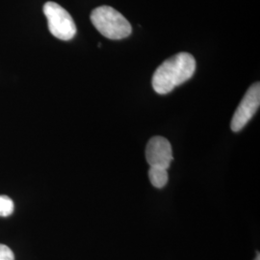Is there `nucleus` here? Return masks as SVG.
<instances>
[{"label":"nucleus","instance_id":"nucleus-9","mask_svg":"<svg viewBox=\"0 0 260 260\" xmlns=\"http://www.w3.org/2000/svg\"><path fill=\"white\" fill-rule=\"evenodd\" d=\"M255 260H260L259 254H258V255H257V257H256V258H255Z\"/></svg>","mask_w":260,"mask_h":260},{"label":"nucleus","instance_id":"nucleus-1","mask_svg":"<svg viewBox=\"0 0 260 260\" xmlns=\"http://www.w3.org/2000/svg\"><path fill=\"white\" fill-rule=\"evenodd\" d=\"M196 72V60L188 52H179L164 61L152 76L153 90L159 94L172 92L189 80Z\"/></svg>","mask_w":260,"mask_h":260},{"label":"nucleus","instance_id":"nucleus-8","mask_svg":"<svg viewBox=\"0 0 260 260\" xmlns=\"http://www.w3.org/2000/svg\"><path fill=\"white\" fill-rule=\"evenodd\" d=\"M0 260H15L14 252L9 247L0 244Z\"/></svg>","mask_w":260,"mask_h":260},{"label":"nucleus","instance_id":"nucleus-4","mask_svg":"<svg viewBox=\"0 0 260 260\" xmlns=\"http://www.w3.org/2000/svg\"><path fill=\"white\" fill-rule=\"evenodd\" d=\"M260 105V85L252 84L245 93L241 103L233 115L231 127L234 132L243 129L257 112Z\"/></svg>","mask_w":260,"mask_h":260},{"label":"nucleus","instance_id":"nucleus-7","mask_svg":"<svg viewBox=\"0 0 260 260\" xmlns=\"http://www.w3.org/2000/svg\"><path fill=\"white\" fill-rule=\"evenodd\" d=\"M15 205L8 196H0V217H8L14 212Z\"/></svg>","mask_w":260,"mask_h":260},{"label":"nucleus","instance_id":"nucleus-2","mask_svg":"<svg viewBox=\"0 0 260 260\" xmlns=\"http://www.w3.org/2000/svg\"><path fill=\"white\" fill-rule=\"evenodd\" d=\"M91 21L103 36L110 40H121L132 33L129 21L110 6H100L93 10Z\"/></svg>","mask_w":260,"mask_h":260},{"label":"nucleus","instance_id":"nucleus-5","mask_svg":"<svg viewBox=\"0 0 260 260\" xmlns=\"http://www.w3.org/2000/svg\"><path fill=\"white\" fill-rule=\"evenodd\" d=\"M146 158L149 167L168 170L173 161V149L170 142L161 136L152 137L147 145Z\"/></svg>","mask_w":260,"mask_h":260},{"label":"nucleus","instance_id":"nucleus-3","mask_svg":"<svg viewBox=\"0 0 260 260\" xmlns=\"http://www.w3.org/2000/svg\"><path fill=\"white\" fill-rule=\"evenodd\" d=\"M44 14L47 17L50 33L62 41H70L76 34V25L67 10L55 2H47L44 5Z\"/></svg>","mask_w":260,"mask_h":260},{"label":"nucleus","instance_id":"nucleus-6","mask_svg":"<svg viewBox=\"0 0 260 260\" xmlns=\"http://www.w3.org/2000/svg\"><path fill=\"white\" fill-rule=\"evenodd\" d=\"M149 177L151 184L158 189L165 187L169 180L167 170L160 168H149Z\"/></svg>","mask_w":260,"mask_h":260}]
</instances>
